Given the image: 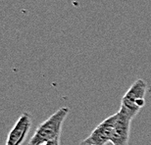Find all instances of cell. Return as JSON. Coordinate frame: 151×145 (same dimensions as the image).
Here are the masks:
<instances>
[{
  "mask_svg": "<svg viewBox=\"0 0 151 145\" xmlns=\"http://www.w3.org/2000/svg\"><path fill=\"white\" fill-rule=\"evenodd\" d=\"M116 120L117 113L106 118L93 129L86 139H83V141L91 145H105L107 142H110Z\"/></svg>",
  "mask_w": 151,
  "mask_h": 145,
  "instance_id": "3957f363",
  "label": "cell"
},
{
  "mask_svg": "<svg viewBox=\"0 0 151 145\" xmlns=\"http://www.w3.org/2000/svg\"><path fill=\"white\" fill-rule=\"evenodd\" d=\"M146 91V81L141 78L135 80L123 96L120 109L134 119L145 104Z\"/></svg>",
  "mask_w": 151,
  "mask_h": 145,
  "instance_id": "7a4b0ae2",
  "label": "cell"
},
{
  "mask_svg": "<svg viewBox=\"0 0 151 145\" xmlns=\"http://www.w3.org/2000/svg\"><path fill=\"white\" fill-rule=\"evenodd\" d=\"M32 128V116L29 113H23L8 134L5 145H22L28 136Z\"/></svg>",
  "mask_w": 151,
  "mask_h": 145,
  "instance_id": "5b68a950",
  "label": "cell"
},
{
  "mask_svg": "<svg viewBox=\"0 0 151 145\" xmlns=\"http://www.w3.org/2000/svg\"><path fill=\"white\" fill-rule=\"evenodd\" d=\"M43 145H61V143H60V139H56V140L48 141V142L44 143Z\"/></svg>",
  "mask_w": 151,
  "mask_h": 145,
  "instance_id": "8992f818",
  "label": "cell"
},
{
  "mask_svg": "<svg viewBox=\"0 0 151 145\" xmlns=\"http://www.w3.org/2000/svg\"><path fill=\"white\" fill-rule=\"evenodd\" d=\"M80 145H91V144H88V143H86V142H84V141L83 140V141H81V142L80 143Z\"/></svg>",
  "mask_w": 151,
  "mask_h": 145,
  "instance_id": "52a82bcc",
  "label": "cell"
},
{
  "mask_svg": "<svg viewBox=\"0 0 151 145\" xmlns=\"http://www.w3.org/2000/svg\"><path fill=\"white\" fill-rule=\"evenodd\" d=\"M70 110L68 107L58 109L55 113L44 121L35 129L28 145H43L51 140L60 139L64 121L68 117Z\"/></svg>",
  "mask_w": 151,
  "mask_h": 145,
  "instance_id": "6da1fadb",
  "label": "cell"
},
{
  "mask_svg": "<svg viewBox=\"0 0 151 145\" xmlns=\"http://www.w3.org/2000/svg\"><path fill=\"white\" fill-rule=\"evenodd\" d=\"M132 118L123 110L117 112V120L115 123L112 137L110 142L113 145H128L131 134V125Z\"/></svg>",
  "mask_w": 151,
  "mask_h": 145,
  "instance_id": "277c9868",
  "label": "cell"
}]
</instances>
